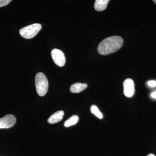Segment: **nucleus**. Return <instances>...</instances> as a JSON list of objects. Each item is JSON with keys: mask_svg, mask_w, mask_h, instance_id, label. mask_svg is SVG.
Masks as SVG:
<instances>
[{"mask_svg": "<svg viewBox=\"0 0 156 156\" xmlns=\"http://www.w3.org/2000/svg\"><path fill=\"white\" fill-rule=\"evenodd\" d=\"M147 156H155L154 155V154H148L147 155Z\"/></svg>", "mask_w": 156, "mask_h": 156, "instance_id": "obj_15", "label": "nucleus"}, {"mask_svg": "<svg viewBox=\"0 0 156 156\" xmlns=\"http://www.w3.org/2000/svg\"><path fill=\"white\" fill-rule=\"evenodd\" d=\"M35 85L38 95L44 96L48 92L49 84L48 79L43 73H38L35 76Z\"/></svg>", "mask_w": 156, "mask_h": 156, "instance_id": "obj_2", "label": "nucleus"}, {"mask_svg": "<svg viewBox=\"0 0 156 156\" xmlns=\"http://www.w3.org/2000/svg\"><path fill=\"white\" fill-rule=\"evenodd\" d=\"M90 110H91V112L93 115H95V116L97 117L98 119H103V114L100 111L98 107L96 105H92L90 108Z\"/></svg>", "mask_w": 156, "mask_h": 156, "instance_id": "obj_11", "label": "nucleus"}, {"mask_svg": "<svg viewBox=\"0 0 156 156\" xmlns=\"http://www.w3.org/2000/svg\"><path fill=\"white\" fill-rule=\"evenodd\" d=\"M153 2L156 4V0H154V1H153Z\"/></svg>", "mask_w": 156, "mask_h": 156, "instance_id": "obj_16", "label": "nucleus"}, {"mask_svg": "<svg viewBox=\"0 0 156 156\" xmlns=\"http://www.w3.org/2000/svg\"><path fill=\"white\" fill-rule=\"evenodd\" d=\"M41 28L42 26L40 23H34L20 29L19 33L24 38L31 39L37 35Z\"/></svg>", "mask_w": 156, "mask_h": 156, "instance_id": "obj_3", "label": "nucleus"}, {"mask_svg": "<svg viewBox=\"0 0 156 156\" xmlns=\"http://www.w3.org/2000/svg\"><path fill=\"white\" fill-rule=\"evenodd\" d=\"M124 93L127 97L131 98L134 95L135 92L134 81L131 79H127L123 83Z\"/></svg>", "mask_w": 156, "mask_h": 156, "instance_id": "obj_6", "label": "nucleus"}, {"mask_svg": "<svg viewBox=\"0 0 156 156\" xmlns=\"http://www.w3.org/2000/svg\"><path fill=\"white\" fill-rule=\"evenodd\" d=\"M109 0H96L95 1L94 8L98 11H103L106 9Z\"/></svg>", "mask_w": 156, "mask_h": 156, "instance_id": "obj_9", "label": "nucleus"}, {"mask_svg": "<svg viewBox=\"0 0 156 156\" xmlns=\"http://www.w3.org/2000/svg\"><path fill=\"white\" fill-rule=\"evenodd\" d=\"M64 115V112L58 111L54 113L48 119V122L50 124H55L61 121Z\"/></svg>", "mask_w": 156, "mask_h": 156, "instance_id": "obj_7", "label": "nucleus"}, {"mask_svg": "<svg viewBox=\"0 0 156 156\" xmlns=\"http://www.w3.org/2000/svg\"><path fill=\"white\" fill-rule=\"evenodd\" d=\"M87 84L77 83L73 84L70 88V91L72 93H78L82 92L87 88Z\"/></svg>", "mask_w": 156, "mask_h": 156, "instance_id": "obj_8", "label": "nucleus"}, {"mask_svg": "<svg viewBox=\"0 0 156 156\" xmlns=\"http://www.w3.org/2000/svg\"><path fill=\"white\" fill-rule=\"evenodd\" d=\"M151 97L152 98L156 99V92H154L151 94Z\"/></svg>", "mask_w": 156, "mask_h": 156, "instance_id": "obj_14", "label": "nucleus"}, {"mask_svg": "<svg viewBox=\"0 0 156 156\" xmlns=\"http://www.w3.org/2000/svg\"><path fill=\"white\" fill-rule=\"evenodd\" d=\"M51 56L54 63L59 66H64L66 62V58L64 53L61 50L54 49L51 51Z\"/></svg>", "mask_w": 156, "mask_h": 156, "instance_id": "obj_4", "label": "nucleus"}, {"mask_svg": "<svg viewBox=\"0 0 156 156\" xmlns=\"http://www.w3.org/2000/svg\"><path fill=\"white\" fill-rule=\"evenodd\" d=\"M79 118L77 115H74L68 119L64 122V126L66 127H69L76 125L79 121Z\"/></svg>", "mask_w": 156, "mask_h": 156, "instance_id": "obj_10", "label": "nucleus"}, {"mask_svg": "<svg viewBox=\"0 0 156 156\" xmlns=\"http://www.w3.org/2000/svg\"><path fill=\"white\" fill-rule=\"evenodd\" d=\"M16 122V119L12 115H6L0 119V129L13 127Z\"/></svg>", "mask_w": 156, "mask_h": 156, "instance_id": "obj_5", "label": "nucleus"}, {"mask_svg": "<svg viewBox=\"0 0 156 156\" xmlns=\"http://www.w3.org/2000/svg\"><path fill=\"white\" fill-rule=\"evenodd\" d=\"M123 43V40L121 37L113 36L108 37L100 42L98 47V51L101 55H108L119 50Z\"/></svg>", "mask_w": 156, "mask_h": 156, "instance_id": "obj_1", "label": "nucleus"}, {"mask_svg": "<svg viewBox=\"0 0 156 156\" xmlns=\"http://www.w3.org/2000/svg\"><path fill=\"white\" fill-rule=\"evenodd\" d=\"M147 84L150 87H156V81L151 80L147 82Z\"/></svg>", "mask_w": 156, "mask_h": 156, "instance_id": "obj_13", "label": "nucleus"}, {"mask_svg": "<svg viewBox=\"0 0 156 156\" xmlns=\"http://www.w3.org/2000/svg\"><path fill=\"white\" fill-rule=\"evenodd\" d=\"M11 1V0H0V8L7 5Z\"/></svg>", "mask_w": 156, "mask_h": 156, "instance_id": "obj_12", "label": "nucleus"}]
</instances>
